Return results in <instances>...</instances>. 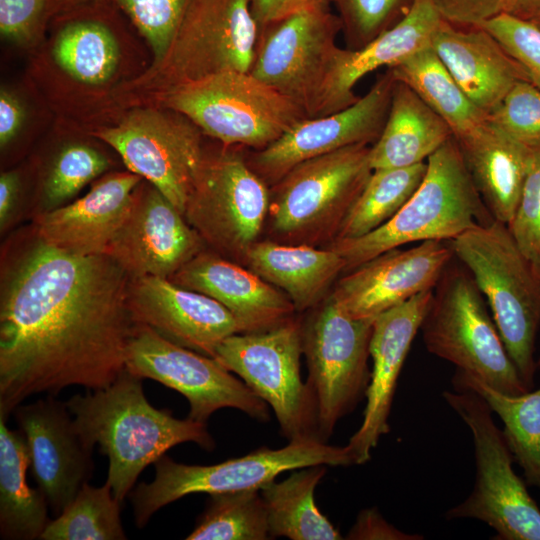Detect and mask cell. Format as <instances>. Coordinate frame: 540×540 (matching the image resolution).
Listing matches in <instances>:
<instances>
[{"label":"cell","mask_w":540,"mask_h":540,"mask_svg":"<svg viewBox=\"0 0 540 540\" xmlns=\"http://www.w3.org/2000/svg\"><path fill=\"white\" fill-rule=\"evenodd\" d=\"M346 538L351 540L423 539L421 535L407 534L400 531L387 522L376 508L361 511Z\"/></svg>","instance_id":"obj_46"},{"label":"cell","mask_w":540,"mask_h":540,"mask_svg":"<svg viewBox=\"0 0 540 540\" xmlns=\"http://www.w3.org/2000/svg\"><path fill=\"white\" fill-rule=\"evenodd\" d=\"M125 369L182 394L188 418L206 423L222 408L269 420L268 404L216 359L176 344L148 326L136 324L127 345Z\"/></svg>","instance_id":"obj_13"},{"label":"cell","mask_w":540,"mask_h":540,"mask_svg":"<svg viewBox=\"0 0 540 540\" xmlns=\"http://www.w3.org/2000/svg\"><path fill=\"white\" fill-rule=\"evenodd\" d=\"M415 0H330L337 9L347 49L358 50L400 22Z\"/></svg>","instance_id":"obj_39"},{"label":"cell","mask_w":540,"mask_h":540,"mask_svg":"<svg viewBox=\"0 0 540 540\" xmlns=\"http://www.w3.org/2000/svg\"><path fill=\"white\" fill-rule=\"evenodd\" d=\"M243 263L262 279L284 291L296 311L316 307L341 272L344 258L333 249L258 240Z\"/></svg>","instance_id":"obj_28"},{"label":"cell","mask_w":540,"mask_h":540,"mask_svg":"<svg viewBox=\"0 0 540 540\" xmlns=\"http://www.w3.org/2000/svg\"><path fill=\"white\" fill-rule=\"evenodd\" d=\"M150 44L157 62L164 60L196 0H117Z\"/></svg>","instance_id":"obj_40"},{"label":"cell","mask_w":540,"mask_h":540,"mask_svg":"<svg viewBox=\"0 0 540 540\" xmlns=\"http://www.w3.org/2000/svg\"><path fill=\"white\" fill-rule=\"evenodd\" d=\"M330 0H252L251 9L259 28L307 8H328Z\"/></svg>","instance_id":"obj_47"},{"label":"cell","mask_w":540,"mask_h":540,"mask_svg":"<svg viewBox=\"0 0 540 540\" xmlns=\"http://www.w3.org/2000/svg\"><path fill=\"white\" fill-rule=\"evenodd\" d=\"M120 507L107 481L99 487L86 482L64 511L49 521L40 539L124 540Z\"/></svg>","instance_id":"obj_36"},{"label":"cell","mask_w":540,"mask_h":540,"mask_svg":"<svg viewBox=\"0 0 540 540\" xmlns=\"http://www.w3.org/2000/svg\"><path fill=\"white\" fill-rule=\"evenodd\" d=\"M433 290L419 293L373 321L370 356L373 361L366 390L367 404L359 429L346 445L352 464H364L380 437L389 432L388 418L403 363L420 330Z\"/></svg>","instance_id":"obj_22"},{"label":"cell","mask_w":540,"mask_h":540,"mask_svg":"<svg viewBox=\"0 0 540 540\" xmlns=\"http://www.w3.org/2000/svg\"><path fill=\"white\" fill-rule=\"evenodd\" d=\"M426 169L427 161L373 170L333 241L364 236L389 221L418 189Z\"/></svg>","instance_id":"obj_34"},{"label":"cell","mask_w":540,"mask_h":540,"mask_svg":"<svg viewBox=\"0 0 540 540\" xmlns=\"http://www.w3.org/2000/svg\"><path fill=\"white\" fill-rule=\"evenodd\" d=\"M314 465H352L346 446L304 438L279 449L260 447L242 457L213 465H187L163 455L155 463L152 482H141L130 492L138 528L160 508L192 493H222L261 489L285 472Z\"/></svg>","instance_id":"obj_8"},{"label":"cell","mask_w":540,"mask_h":540,"mask_svg":"<svg viewBox=\"0 0 540 540\" xmlns=\"http://www.w3.org/2000/svg\"><path fill=\"white\" fill-rule=\"evenodd\" d=\"M46 0H0L1 35L16 43H28L35 35Z\"/></svg>","instance_id":"obj_44"},{"label":"cell","mask_w":540,"mask_h":540,"mask_svg":"<svg viewBox=\"0 0 540 540\" xmlns=\"http://www.w3.org/2000/svg\"><path fill=\"white\" fill-rule=\"evenodd\" d=\"M442 395L469 427L476 462L473 491L446 512V519L480 520L501 540H540V509L512 468L514 459L489 405L471 390Z\"/></svg>","instance_id":"obj_9"},{"label":"cell","mask_w":540,"mask_h":540,"mask_svg":"<svg viewBox=\"0 0 540 540\" xmlns=\"http://www.w3.org/2000/svg\"><path fill=\"white\" fill-rule=\"evenodd\" d=\"M451 137L446 121L407 84L395 79L385 126L370 147V166L378 170L426 162Z\"/></svg>","instance_id":"obj_29"},{"label":"cell","mask_w":540,"mask_h":540,"mask_svg":"<svg viewBox=\"0 0 540 540\" xmlns=\"http://www.w3.org/2000/svg\"><path fill=\"white\" fill-rule=\"evenodd\" d=\"M443 19L430 0H415L408 14L361 49L338 48L320 94L314 117L345 109L359 97L356 83L370 72L390 68L429 46ZM313 118V117H312Z\"/></svg>","instance_id":"obj_25"},{"label":"cell","mask_w":540,"mask_h":540,"mask_svg":"<svg viewBox=\"0 0 540 540\" xmlns=\"http://www.w3.org/2000/svg\"><path fill=\"white\" fill-rule=\"evenodd\" d=\"M478 26L502 45L540 90V28L529 20L504 12Z\"/></svg>","instance_id":"obj_43"},{"label":"cell","mask_w":540,"mask_h":540,"mask_svg":"<svg viewBox=\"0 0 540 540\" xmlns=\"http://www.w3.org/2000/svg\"><path fill=\"white\" fill-rule=\"evenodd\" d=\"M0 416V533L4 539L33 540L49 523L48 502L26 479L30 455L22 430H11Z\"/></svg>","instance_id":"obj_30"},{"label":"cell","mask_w":540,"mask_h":540,"mask_svg":"<svg viewBox=\"0 0 540 540\" xmlns=\"http://www.w3.org/2000/svg\"><path fill=\"white\" fill-rule=\"evenodd\" d=\"M109 160L97 149L72 144L54 158L42 186V212L56 209L77 194L86 184L109 168Z\"/></svg>","instance_id":"obj_38"},{"label":"cell","mask_w":540,"mask_h":540,"mask_svg":"<svg viewBox=\"0 0 540 540\" xmlns=\"http://www.w3.org/2000/svg\"><path fill=\"white\" fill-rule=\"evenodd\" d=\"M454 257L447 240L393 248L348 271L336 282L331 296L349 316L374 320L413 296L433 290Z\"/></svg>","instance_id":"obj_18"},{"label":"cell","mask_w":540,"mask_h":540,"mask_svg":"<svg viewBox=\"0 0 540 540\" xmlns=\"http://www.w3.org/2000/svg\"><path fill=\"white\" fill-rule=\"evenodd\" d=\"M251 3L195 1L166 56L172 85L222 71L250 72L259 35Z\"/></svg>","instance_id":"obj_17"},{"label":"cell","mask_w":540,"mask_h":540,"mask_svg":"<svg viewBox=\"0 0 540 540\" xmlns=\"http://www.w3.org/2000/svg\"><path fill=\"white\" fill-rule=\"evenodd\" d=\"M53 56L62 70L89 85L107 81L119 62V48L104 25L91 21L67 25L58 34Z\"/></svg>","instance_id":"obj_35"},{"label":"cell","mask_w":540,"mask_h":540,"mask_svg":"<svg viewBox=\"0 0 540 540\" xmlns=\"http://www.w3.org/2000/svg\"><path fill=\"white\" fill-rule=\"evenodd\" d=\"M466 169L494 219L508 224L516 211L532 149L486 122L455 138Z\"/></svg>","instance_id":"obj_27"},{"label":"cell","mask_w":540,"mask_h":540,"mask_svg":"<svg viewBox=\"0 0 540 540\" xmlns=\"http://www.w3.org/2000/svg\"><path fill=\"white\" fill-rule=\"evenodd\" d=\"M200 131L174 110L138 109L94 135L119 154L129 171L155 186L184 215L205 158Z\"/></svg>","instance_id":"obj_15"},{"label":"cell","mask_w":540,"mask_h":540,"mask_svg":"<svg viewBox=\"0 0 540 540\" xmlns=\"http://www.w3.org/2000/svg\"><path fill=\"white\" fill-rule=\"evenodd\" d=\"M302 353L301 322L292 318L267 331L233 334L214 357L271 407L289 441L317 439L314 397L300 376Z\"/></svg>","instance_id":"obj_11"},{"label":"cell","mask_w":540,"mask_h":540,"mask_svg":"<svg viewBox=\"0 0 540 540\" xmlns=\"http://www.w3.org/2000/svg\"><path fill=\"white\" fill-rule=\"evenodd\" d=\"M430 45L466 96L486 116L518 82L529 81L523 68L482 27L457 26L443 20Z\"/></svg>","instance_id":"obj_26"},{"label":"cell","mask_w":540,"mask_h":540,"mask_svg":"<svg viewBox=\"0 0 540 540\" xmlns=\"http://www.w3.org/2000/svg\"><path fill=\"white\" fill-rule=\"evenodd\" d=\"M3 257L0 416L33 395L110 385L125 369L136 325L130 275L108 254L65 251L33 227Z\"/></svg>","instance_id":"obj_1"},{"label":"cell","mask_w":540,"mask_h":540,"mask_svg":"<svg viewBox=\"0 0 540 540\" xmlns=\"http://www.w3.org/2000/svg\"><path fill=\"white\" fill-rule=\"evenodd\" d=\"M494 220L451 137L428 157L420 186L396 215L364 236L335 240L328 247L344 258L348 272L390 249L428 240L451 241Z\"/></svg>","instance_id":"obj_3"},{"label":"cell","mask_w":540,"mask_h":540,"mask_svg":"<svg viewBox=\"0 0 540 540\" xmlns=\"http://www.w3.org/2000/svg\"><path fill=\"white\" fill-rule=\"evenodd\" d=\"M270 190L241 155L207 156L187 200L184 217L211 251L243 262L268 216Z\"/></svg>","instance_id":"obj_12"},{"label":"cell","mask_w":540,"mask_h":540,"mask_svg":"<svg viewBox=\"0 0 540 540\" xmlns=\"http://www.w3.org/2000/svg\"><path fill=\"white\" fill-rule=\"evenodd\" d=\"M486 120L530 149L540 148V90L518 82Z\"/></svg>","instance_id":"obj_41"},{"label":"cell","mask_w":540,"mask_h":540,"mask_svg":"<svg viewBox=\"0 0 540 540\" xmlns=\"http://www.w3.org/2000/svg\"><path fill=\"white\" fill-rule=\"evenodd\" d=\"M204 245L184 215L147 181L135 189L130 211L106 254L130 277L170 278Z\"/></svg>","instance_id":"obj_19"},{"label":"cell","mask_w":540,"mask_h":540,"mask_svg":"<svg viewBox=\"0 0 540 540\" xmlns=\"http://www.w3.org/2000/svg\"><path fill=\"white\" fill-rule=\"evenodd\" d=\"M536 365H537V368H540V357H539V359L536 361Z\"/></svg>","instance_id":"obj_52"},{"label":"cell","mask_w":540,"mask_h":540,"mask_svg":"<svg viewBox=\"0 0 540 540\" xmlns=\"http://www.w3.org/2000/svg\"><path fill=\"white\" fill-rule=\"evenodd\" d=\"M143 178L131 171L105 175L72 203L38 213L33 222L45 242L78 255L106 254Z\"/></svg>","instance_id":"obj_24"},{"label":"cell","mask_w":540,"mask_h":540,"mask_svg":"<svg viewBox=\"0 0 540 540\" xmlns=\"http://www.w3.org/2000/svg\"><path fill=\"white\" fill-rule=\"evenodd\" d=\"M373 321L349 316L330 294L301 324L306 383L316 405L320 441H327L337 422L366 394Z\"/></svg>","instance_id":"obj_10"},{"label":"cell","mask_w":540,"mask_h":540,"mask_svg":"<svg viewBox=\"0 0 540 540\" xmlns=\"http://www.w3.org/2000/svg\"><path fill=\"white\" fill-rule=\"evenodd\" d=\"M127 303L135 324L212 358L224 339L240 333L238 322L222 304L169 278L131 277Z\"/></svg>","instance_id":"obj_21"},{"label":"cell","mask_w":540,"mask_h":540,"mask_svg":"<svg viewBox=\"0 0 540 540\" xmlns=\"http://www.w3.org/2000/svg\"><path fill=\"white\" fill-rule=\"evenodd\" d=\"M204 512L187 540L271 539L259 489L209 494Z\"/></svg>","instance_id":"obj_37"},{"label":"cell","mask_w":540,"mask_h":540,"mask_svg":"<svg viewBox=\"0 0 540 540\" xmlns=\"http://www.w3.org/2000/svg\"><path fill=\"white\" fill-rule=\"evenodd\" d=\"M142 380L124 369L110 385L65 401L86 446L98 445L107 456L106 481L121 505L142 471L172 447L184 442L208 451L215 447L206 423L177 419L152 406Z\"/></svg>","instance_id":"obj_2"},{"label":"cell","mask_w":540,"mask_h":540,"mask_svg":"<svg viewBox=\"0 0 540 540\" xmlns=\"http://www.w3.org/2000/svg\"><path fill=\"white\" fill-rule=\"evenodd\" d=\"M370 147L356 144L305 160L273 184L267 216L271 240L331 243L373 172Z\"/></svg>","instance_id":"obj_6"},{"label":"cell","mask_w":540,"mask_h":540,"mask_svg":"<svg viewBox=\"0 0 540 540\" xmlns=\"http://www.w3.org/2000/svg\"><path fill=\"white\" fill-rule=\"evenodd\" d=\"M529 21L533 22L540 28V12L536 14L533 18H531Z\"/></svg>","instance_id":"obj_51"},{"label":"cell","mask_w":540,"mask_h":540,"mask_svg":"<svg viewBox=\"0 0 540 540\" xmlns=\"http://www.w3.org/2000/svg\"><path fill=\"white\" fill-rule=\"evenodd\" d=\"M46 395L13 414L25 435L31 473L55 516L73 501L93 473V450L77 432L66 402Z\"/></svg>","instance_id":"obj_20"},{"label":"cell","mask_w":540,"mask_h":540,"mask_svg":"<svg viewBox=\"0 0 540 540\" xmlns=\"http://www.w3.org/2000/svg\"><path fill=\"white\" fill-rule=\"evenodd\" d=\"M326 465L292 470L283 481L265 484L263 498L271 538L292 540H339L342 535L322 514L314 500V491L326 473Z\"/></svg>","instance_id":"obj_31"},{"label":"cell","mask_w":540,"mask_h":540,"mask_svg":"<svg viewBox=\"0 0 540 540\" xmlns=\"http://www.w3.org/2000/svg\"><path fill=\"white\" fill-rule=\"evenodd\" d=\"M507 227L533 272L540 278V148L532 149L521 196Z\"/></svg>","instance_id":"obj_42"},{"label":"cell","mask_w":540,"mask_h":540,"mask_svg":"<svg viewBox=\"0 0 540 540\" xmlns=\"http://www.w3.org/2000/svg\"><path fill=\"white\" fill-rule=\"evenodd\" d=\"M440 17L457 26H478L501 14L508 0H430Z\"/></svg>","instance_id":"obj_45"},{"label":"cell","mask_w":540,"mask_h":540,"mask_svg":"<svg viewBox=\"0 0 540 540\" xmlns=\"http://www.w3.org/2000/svg\"><path fill=\"white\" fill-rule=\"evenodd\" d=\"M503 12L530 20L540 12V0H508Z\"/></svg>","instance_id":"obj_50"},{"label":"cell","mask_w":540,"mask_h":540,"mask_svg":"<svg viewBox=\"0 0 540 540\" xmlns=\"http://www.w3.org/2000/svg\"><path fill=\"white\" fill-rule=\"evenodd\" d=\"M169 279L222 304L238 322L240 333L273 329L294 318L296 311L277 287L213 251L202 250Z\"/></svg>","instance_id":"obj_23"},{"label":"cell","mask_w":540,"mask_h":540,"mask_svg":"<svg viewBox=\"0 0 540 540\" xmlns=\"http://www.w3.org/2000/svg\"><path fill=\"white\" fill-rule=\"evenodd\" d=\"M165 105L225 146L262 150L306 114L250 72L222 71L170 86Z\"/></svg>","instance_id":"obj_7"},{"label":"cell","mask_w":540,"mask_h":540,"mask_svg":"<svg viewBox=\"0 0 540 540\" xmlns=\"http://www.w3.org/2000/svg\"><path fill=\"white\" fill-rule=\"evenodd\" d=\"M420 330L427 350L496 391L529 390L502 341L483 294L463 265L452 261L433 289Z\"/></svg>","instance_id":"obj_5"},{"label":"cell","mask_w":540,"mask_h":540,"mask_svg":"<svg viewBox=\"0 0 540 540\" xmlns=\"http://www.w3.org/2000/svg\"><path fill=\"white\" fill-rule=\"evenodd\" d=\"M20 180L15 171L2 172L0 175V229L5 230L16 208Z\"/></svg>","instance_id":"obj_49"},{"label":"cell","mask_w":540,"mask_h":540,"mask_svg":"<svg viewBox=\"0 0 540 540\" xmlns=\"http://www.w3.org/2000/svg\"><path fill=\"white\" fill-rule=\"evenodd\" d=\"M341 31L330 7L307 8L263 26L250 73L312 118Z\"/></svg>","instance_id":"obj_14"},{"label":"cell","mask_w":540,"mask_h":540,"mask_svg":"<svg viewBox=\"0 0 540 540\" xmlns=\"http://www.w3.org/2000/svg\"><path fill=\"white\" fill-rule=\"evenodd\" d=\"M442 117L458 138L473 132L487 116L466 96L431 45L389 68Z\"/></svg>","instance_id":"obj_32"},{"label":"cell","mask_w":540,"mask_h":540,"mask_svg":"<svg viewBox=\"0 0 540 540\" xmlns=\"http://www.w3.org/2000/svg\"><path fill=\"white\" fill-rule=\"evenodd\" d=\"M452 383L456 390L479 394L499 416L506 443L514 461L523 469L526 483L540 490V389L507 395L459 369Z\"/></svg>","instance_id":"obj_33"},{"label":"cell","mask_w":540,"mask_h":540,"mask_svg":"<svg viewBox=\"0 0 540 540\" xmlns=\"http://www.w3.org/2000/svg\"><path fill=\"white\" fill-rule=\"evenodd\" d=\"M395 78L389 68L349 107L297 122L279 139L247 161L265 181L275 184L297 164L336 150L372 145L385 126Z\"/></svg>","instance_id":"obj_16"},{"label":"cell","mask_w":540,"mask_h":540,"mask_svg":"<svg viewBox=\"0 0 540 540\" xmlns=\"http://www.w3.org/2000/svg\"><path fill=\"white\" fill-rule=\"evenodd\" d=\"M25 118L18 98L5 88L0 91V146L5 147L19 132Z\"/></svg>","instance_id":"obj_48"},{"label":"cell","mask_w":540,"mask_h":540,"mask_svg":"<svg viewBox=\"0 0 540 540\" xmlns=\"http://www.w3.org/2000/svg\"><path fill=\"white\" fill-rule=\"evenodd\" d=\"M451 245L486 297L505 348L531 391L537 369L540 278L500 221L471 229L451 240Z\"/></svg>","instance_id":"obj_4"}]
</instances>
